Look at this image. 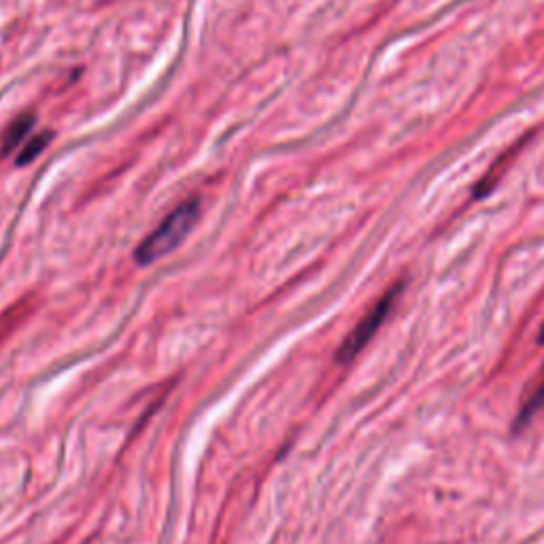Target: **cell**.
I'll use <instances>...</instances> for the list:
<instances>
[{
  "label": "cell",
  "instance_id": "cell-1",
  "mask_svg": "<svg viewBox=\"0 0 544 544\" xmlns=\"http://www.w3.org/2000/svg\"><path fill=\"white\" fill-rule=\"evenodd\" d=\"M198 215H200L198 198L179 204V207L170 213L139 247H136L134 260L143 266H149L153 262H158L160 258H166V255L173 253L185 241L187 234L192 232L198 221Z\"/></svg>",
  "mask_w": 544,
  "mask_h": 544
},
{
  "label": "cell",
  "instance_id": "cell-2",
  "mask_svg": "<svg viewBox=\"0 0 544 544\" xmlns=\"http://www.w3.org/2000/svg\"><path fill=\"white\" fill-rule=\"evenodd\" d=\"M400 292H402V285L389 289V292L377 304H374L372 309L362 317V321L351 330V334L345 338V343L340 345V349H338L340 364H349L351 360H355V357L362 353V349L370 343L372 336L377 334L379 328L383 326V321L387 319L391 306L396 304Z\"/></svg>",
  "mask_w": 544,
  "mask_h": 544
},
{
  "label": "cell",
  "instance_id": "cell-3",
  "mask_svg": "<svg viewBox=\"0 0 544 544\" xmlns=\"http://www.w3.org/2000/svg\"><path fill=\"white\" fill-rule=\"evenodd\" d=\"M32 126H34V115H22V117H17L15 122L11 124V128L7 130V134H5L3 151H0V153H3V156H7V153H11L17 145H20V143L26 139L28 132L32 130Z\"/></svg>",
  "mask_w": 544,
  "mask_h": 544
},
{
  "label": "cell",
  "instance_id": "cell-4",
  "mask_svg": "<svg viewBox=\"0 0 544 544\" xmlns=\"http://www.w3.org/2000/svg\"><path fill=\"white\" fill-rule=\"evenodd\" d=\"M51 136H54V132H43L37 136H30L22 153L17 156V166H24V164H30V162L37 160L41 153L47 149V145L51 143Z\"/></svg>",
  "mask_w": 544,
  "mask_h": 544
},
{
  "label": "cell",
  "instance_id": "cell-5",
  "mask_svg": "<svg viewBox=\"0 0 544 544\" xmlns=\"http://www.w3.org/2000/svg\"><path fill=\"white\" fill-rule=\"evenodd\" d=\"M542 406H544V377H542V381L538 383V387L534 389V394L525 400L523 408L519 411V417H517V423H515V430H521L525 423H530L532 417L540 411Z\"/></svg>",
  "mask_w": 544,
  "mask_h": 544
},
{
  "label": "cell",
  "instance_id": "cell-6",
  "mask_svg": "<svg viewBox=\"0 0 544 544\" xmlns=\"http://www.w3.org/2000/svg\"><path fill=\"white\" fill-rule=\"evenodd\" d=\"M538 343L544 345V323H542V328H540V334H538Z\"/></svg>",
  "mask_w": 544,
  "mask_h": 544
}]
</instances>
